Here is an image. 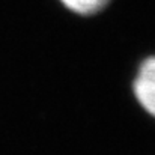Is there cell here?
<instances>
[{
  "label": "cell",
  "instance_id": "6da1fadb",
  "mask_svg": "<svg viewBox=\"0 0 155 155\" xmlns=\"http://www.w3.org/2000/svg\"><path fill=\"white\" fill-rule=\"evenodd\" d=\"M133 92L140 107L155 117V56L145 59L133 81Z\"/></svg>",
  "mask_w": 155,
  "mask_h": 155
},
{
  "label": "cell",
  "instance_id": "7a4b0ae2",
  "mask_svg": "<svg viewBox=\"0 0 155 155\" xmlns=\"http://www.w3.org/2000/svg\"><path fill=\"white\" fill-rule=\"evenodd\" d=\"M110 0H60V3L71 12L78 15H95L101 12Z\"/></svg>",
  "mask_w": 155,
  "mask_h": 155
}]
</instances>
